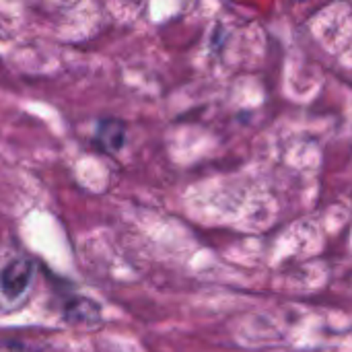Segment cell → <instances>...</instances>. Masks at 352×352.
I'll list each match as a JSON object with an SVG mask.
<instances>
[{"instance_id": "obj_1", "label": "cell", "mask_w": 352, "mask_h": 352, "mask_svg": "<svg viewBox=\"0 0 352 352\" xmlns=\"http://www.w3.org/2000/svg\"><path fill=\"white\" fill-rule=\"evenodd\" d=\"M35 266L27 258H14L10 260L2 272H0V291L6 299H19L33 280Z\"/></svg>"}, {"instance_id": "obj_2", "label": "cell", "mask_w": 352, "mask_h": 352, "mask_svg": "<svg viewBox=\"0 0 352 352\" xmlns=\"http://www.w3.org/2000/svg\"><path fill=\"white\" fill-rule=\"evenodd\" d=\"M62 316L70 324H93L101 320V307L97 301L82 297V295H70L62 303Z\"/></svg>"}, {"instance_id": "obj_3", "label": "cell", "mask_w": 352, "mask_h": 352, "mask_svg": "<svg viewBox=\"0 0 352 352\" xmlns=\"http://www.w3.org/2000/svg\"><path fill=\"white\" fill-rule=\"evenodd\" d=\"M95 142H97V146H99L103 153H109V155L122 151V146H124V142H126L124 124L118 122V120H105V122H101L99 128H97Z\"/></svg>"}]
</instances>
